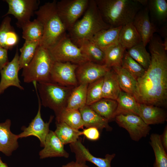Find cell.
Segmentation results:
<instances>
[{
	"instance_id": "cell-1",
	"label": "cell",
	"mask_w": 167,
	"mask_h": 167,
	"mask_svg": "<svg viewBox=\"0 0 167 167\" xmlns=\"http://www.w3.org/2000/svg\"><path fill=\"white\" fill-rule=\"evenodd\" d=\"M151 60L137 80L134 96L139 104L165 107L167 103V54L163 41L153 36L148 43Z\"/></svg>"
},
{
	"instance_id": "cell-2",
	"label": "cell",
	"mask_w": 167,
	"mask_h": 167,
	"mask_svg": "<svg viewBox=\"0 0 167 167\" xmlns=\"http://www.w3.org/2000/svg\"><path fill=\"white\" fill-rule=\"evenodd\" d=\"M104 21L110 28L132 22L141 9L136 0H95Z\"/></svg>"
},
{
	"instance_id": "cell-3",
	"label": "cell",
	"mask_w": 167,
	"mask_h": 167,
	"mask_svg": "<svg viewBox=\"0 0 167 167\" xmlns=\"http://www.w3.org/2000/svg\"><path fill=\"white\" fill-rule=\"evenodd\" d=\"M57 1L46 2L34 14L42 25L43 34L40 45L48 49L53 46L66 33V30L58 13Z\"/></svg>"
},
{
	"instance_id": "cell-4",
	"label": "cell",
	"mask_w": 167,
	"mask_h": 167,
	"mask_svg": "<svg viewBox=\"0 0 167 167\" xmlns=\"http://www.w3.org/2000/svg\"><path fill=\"white\" fill-rule=\"evenodd\" d=\"M84 14L69 31L70 37L78 46L81 43L90 40L100 31L110 28L103 20L95 0H89Z\"/></svg>"
},
{
	"instance_id": "cell-5",
	"label": "cell",
	"mask_w": 167,
	"mask_h": 167,
	"mask_svg": "<svg viewBox=\"0 0 167 167\" xmlns=\"http://www.w3.org/2000/svg\"><path fill=\"white\" fill-rule=\"evenodd\" d=\"M33 83L38 90L41 105L52 109L57 119L66 108L70 96L75 87L64 86L52 82Z\"/></svg>"
},
{
	"instance_id": "cell-6",
	"label": "cell",
	"mask_w": 167,
	"mask_h": 167,
	"mask_svg": "<svg viewBox=\"0 0 167 167\" xmlns=\"http://www.w3.org/2000/svg\"><path fill=\"white\" fill-rule=\"evenodd\" d=\"M55 62L49 49L40 45L31 61L23 69L21 75L24 82H51L50 73Z\"/></svg>"
},
{
	"instance_id": "cell-7",
	"label": "cell",
	"mask_w": 167,
	"mask_h": 167,
	"mask_svg": "<svg viewBox=\"0 0 167 167\" xmlns=\"http://www.w3.org/2000/svg\"><path fill=\"white\" fill-rule=\"evenodd\" d=\"M48 49L55 61L70 62L78 65L89 61L80 48L67 34Z\"/></svg>"
},
{
	"instance_id": "cell-8",
	"label": "cell",
	"mask_w": 167,
	"mask_h": 167,
	"mask_svg": "<svg viewBox=\"0 0 167 167\" xmlns=\"http://www.w3.org/2000/svg\"><path fill=\"white\" fill-rule=\"evenodd\" d=\"M89 0H61L57 1L58 16L66 31H69L84 13Z\"/></svg>"
},
{
	"instance_id": "cell-9",
	"label": "cell",
	"mask_w": 167,
	"mask_h": 167,
	"mask_svg": "<svg viewBox=\"0 0 167 167\" xmlns=\"http://www.w3.org/2000/svg\"><path fill=\"white\" fill-rule=\"evenodd\" d=\"M8 6L7 12L3 16L12 15L17 19V26L22 28L30 21V19L38 8L37 0H6Z\"/></svg>"
},
{
	"instance_id": "cell-10",
	"label": "cell",
	"mask_w": 167,
	"mask_h": 167,
	"mask_svg": "<svg viewBox=\"0 0 167 167\" xmlns=\"http://www.w3.org/2000/svg\"><path fill=\"white\" fill-rule=\"evenodd\" d=\"M114 118L118 125L126 130L131 138L135 141L146 137L151 129L139 116L134 114L121 113Z\"/></svg>"
},
{
	"instance_id": "cell-11",
	"label": "cell",
	"mask_w": 167,
	"mask_h": 167,
	"mask_svg": "<svg viewBox=\"0 0 167 167\" xmlns=\"http://www.w3.org/2000/svg\"><path fill=\"white\" fill-rule=\"evenodd\" d=\"M36 92L38 101V109L37 113L28 127L23 126L22 127L21 130L23 131L18 135L19 139L31 136H35L39 139L41 146L44 147L46 137L50 131L49 125L54 116L51 115L50 116L48 122H45L43 120L41 114L42 105L36 90Z\"/></svg>"
},
{
	"instance_id": "cell-12",
	"label": "cell",
	"mask_w": 167,
	"mask_h": 167,
	"mask_svg": "<svg viewBox=\"0 0 167 167\" xmlns=\"http://www.w3.org/2000/svg\"><path fill=\"white\" fill-rule=\"evenodd\" d=\"M78 65L70 62L55 61L51 72L50 81L64 86H77L76 70Z\"/></svg>"
},
{
	"instance_id": "cell-13",
	"label": "cell",
	"mask_w": 167,
	"mask_h": 167,
	"mask_svg": "<svg viewBox=\"0 0 167 167\" xmlns=\"http://www.w3.org/2000/svg\"><path fill=\"white\" fill-rule=\"evenodd\" d=\"M12 60L0 71L1 79L0 82V95L8 87L15 86L20 89L24 88L20 84L18 73L20 70L19 63V55L18 48Z\"/></svg>"
},
{
	"instance_id": "cell-14",
	"label": "cell",
	"mask_w": 167,
	"mask_h": 167,
	"mask_svg": "<svg viewBox=\"0 0 167 167\" xmlns=\"http://www.w3.org/2000/svg\"><path fill=\"white\" fill-rule=\"evenodd\" d=\"M111 68L88 61L79 65L76 70L78 84H89L103 77Z\"/></svg>"
},
{
	"instance_id": "cell-15",
	"label": "cell",
	"mask_w": 167,
	"mask_h": 167,
	"mask_svg": "<svg viewBox=\"0 0 167 167\" xmlns=\"http://www.w3.org/2000/svg\"><path fill=\"white\" fill-rule=\"evenodd\" d=\"M71 151L75 155L76 161L80 162L89 161L98 167H112L111 163L115 154H107L105 158L96 157L92 155L82 143L80 139L75 142L70 144Z\"/></svg>"
},
{
	"instance_id": "cell-16",
	"label": "cell",
	"mask_w": 167,
	"mask_h": 167,
	"mask_svg": "<svg viewBox=\"0 0 167 167\" xmlns=\"http://www.w3.org/2000/svg\"><path fill=\"white\" fill-rule=\"evenodd\" d=\"M149 12L147 6L144 9H141L132 22L140 36L142 43L145 47L157 31L156 26L150 21Z\"/></svg>"
},
{
	"instance_id": "cell-17",
	"label": "cell",
	"mask_w": 167,
	"mask_h": 167,
	"mask_svg": "<svg viewBox=\"0 0 167 167\" xmlns=\"http://www.w3.org/2000/svg\"><path fill=\"white\" fill-rule=\"evenodd\" d=\"M39 154L41 159L56 157L68 158L69 156V153L64 149V144L52 131H50L47 135L44 148Z\"/></svg>"
},
{
	"instance_id": "cell-18",
	"label": "cell",
	"mask_w": 167,
	"mask_h": 167,
	"mask_svg": "<svg viewBox=\"0 0 167 167\" xmlns=\"http://www.w3.org/2000/svg\"><path fill=\"white\" fill-rule=\"evenodd\" d=\"M11 121L9 119L0 123V152L7 156H11L19 147L18 135L11 132Z\"/></svg>"
},
{
	"instance_id": "cell-19",
	"label": "cell",
	"mask_w": 167,
	"mask_h": 167,
	"mask_svg": "<svg viewBox=\"0 0 167 167\" xmlns=\"http://www.w3.org/2000/svg\"><path fill=\"white\" fill-rule=\"evenodd\" d=\"M138 116L148 125L163 123L167 119L166 113L161 107L143 104H139Z\"/></svg>"
},
{
	"instance_id": "cell-20",
	"label": "cell",
	"mask_w": 167,
	"mask_h": 167,
	"mask_svg": "<svg viewBox=\"0 0 167 167\" xmlns=\"http://www.w3.org/2000/svg\"><path fill=\"white\" fill-rule=\"evenodd\" d=\"M11 18L5 16L0 26V47L11 50L19 41V38L11 25Z\"/></svg>"
},
{
	"instance_id": "cell-21",
	"label": "cell",
	"mask_w": 167,
	"mask_h": 167,
	"mask_svg": "<svg viewBox=\"0 0 167 167\" xmlns=\"http://www.w3.org/2000/svg\"><path fill=\"white\" fill-rule=\"evenodd\" d=\"M84 123V126L86 128L93 127L98 129H105L108 131H110L112 128L109 124V121L100 116L89 105H86L79 109Z\"/></svg>"
},
{
	"instance_id": "cell-22",
	"label": "cell",
	"mask_w": 167,
	"mask_h": 167,
	"mask_svg": "<svg viewBox=\"0 0 167 167\" xmlns=\"http://www.w3.org/2000/svg\"><path fill=\"white\" fill-rule=\"evenodd\" d=\"M122 26L110 28L98 32L91 41L103 51L118 43L119 33Z\"/></svg>"
},
{
	"instance_id": "cell-23",
	"label": "cell",
	"mask_w": 167,
	"mask_h": 167,
	"mask_svg": "<svg viewBox=\"0 0 167 167\" xmlns=\"http://www.w3.org/2000/svg\"><path fill=\"white\" fill-rule=\"evenodd\" d=\"M121 91L117 75L111 68L103 77L102 98L116 100Z\"/></svg>"
},
{
	"instance_id": "cell-24",
	"label": "cell",
	"mask_w": 167,
	"mask_h": 167,
	"mask_svg": "<svg viewBox=\"0 0 167 167\" xmlns=\"http://www.w3.org/2000/svg\"><path fill=\"white\" fill-rule=\"evenodd\" d=\"M141 42L140 36L132 22L122 26L119 33L118 43L126 49Z\"/></svg>"
},
{
	"instance_id": "cell-25",
	"label": "cell",
	"mask_w": 167,
	"mask_h": 167,
	"mask_svg": "<svg viewBox=\"0 0 167 167\" xmlns=\"http://www.w3.org/2000/svg\"><path fill=\"white\" fill-rule=\"evenodd\" d=\"M89 106L98 114L109 121L115 118L118 103L116 100L102 98Z\"/></svg>"
},
{
	"instance_id": "cell-26",
	"label": "cell",
	"mask_w": 167,
	"mask_h": 167,
	"mask_svg": "<svg viewBox=\"0 0 167 167\" xmlns=\"http://www.w3.org/2000/svg\"><path fill=\"white\" fill-rule=\"evenodd\" d=\"M116 100L118 106L116 116L124 113H133L138 115L139 103L134 96L121 91Z\"/></svg>"
},
{
	"instance_id": "cell-27",
	"label": "cell",
	"mask_w": 167,
	"mask_h": 167,
	"mask_svg": "<svg viewBox=\"0 0 167 167\" xmlns=\"http://www.w3.org/2000/svg\"><path fill=\"white\" fill-rule=\"evenodd\" d=\"M56 129L54 132L64 144L76 142L82 135V131L74 128L64 122H56Z\"/></svg>"
},
{
	"instance_id": "cell-28",
	"label": "cell",
	"mask_w": 167,
	"mask_h": 167,
	"mask_svg": "<svg viewBox=\"0 0 167 167\" xmlns=\"http://www.w3.org/2000/svg\"><path fill=\"white\" fill-rule=\"evenodd\" d=\"M117 75L121 90L134 96L137 85V80L122 66L112 68Z\"/></svg>"
},
{
	"instance_id": "cell-29",
	"label": "cell",
	"mask_w": 167,
	"mask_h": 167,
	"mask_svg": "<svg viewBox=\"0 0 167 167\" xmlns=\"http://www.w3.org/2000/svg\"><path fill=\"white\" fill-rule=\"evenodd\" d=\"M78 46L89 61L100 65H105V53L94 43L90 41H87L80 43Z\"/></svg>"
},
{
	"instance_id": "cell-30",
	"label": "cell",
	"mask_w": 167,
	"mask_h": 167,
	"mask_svg": "<svg viewBox=\"0 0 167 167\" xmlns=\"http://www.w3.org/2000/svg\"><path fill=\"white\" fill-rule=\"evenodd\" d=\"M88 84H80L75 87L69 97L66 108L79 110L86 105Z\"/></svg>"
},
{
	"instance_id": "cell-31",
	"label": "cell",
	"mask_w": 167,
	"mask_h": 167,
	"mask_svg": "<svg viewBox=\"0 0 167 167\" xmlns=\"http://www.w3.org/2000/svg\"><path fill=\"white\" fill-rule=\"evenodd\" d=\"M126 50L118 43L107 49L104 51L105 65L110 68L121 66L122 59Z\"/></svg>"
},
{
	"instance_id": "cell-32",
	"label": "cell",
	"mask_w": 167,
	"mask_h": 167,
	"mask_svg": "<svg viewBox=\"0 0 167 167\" xmlns=\"http://www.w3.org/2000/svg\"><path fill=\"white\" fill-rule=\"evenodd\" d=\"M150 140V143L155 157L154 167H167V155L162 143L161 135L156 133L152 134Z\"/></svg>"
},
{
	"instance_id": "cell-33",
	"label": "cell",
	"mask_w": 167,
	"mask_h": 167,
	"mask_svg": "<svg viewBox=\"0 0 167 167\" xmlns=\"http://www.w3.org/2000/svg\"><path fill=\"white\" fill-rule=\"evenodd\" d=\"M22 37L25 41H39L41 42L43 34V28L36 19L30 21L22 28Z\"/></svg>"
},
{
	"instance_id": "cell-34",
	"label": "cell",
	"mask_w": 167,
	"mask_h": 167,
	"mask_svg": "<svg viewBox=\"0 0 167 167\" xmlns=\"http://www.w3.org/2000/svg\"><path fill=\"white\" fill-rule=\"evenodd\" d=\"M58 122H64L71 127L79 129H83L84 123L79 110L66 108L56 119Z\"/></svg>"
},
{
	"instance_id": "cell-35",
	"label": "cell",
	"mask_w": 167,
	"mask_h": 167,
	"mask_svg": "<svg viewBox=\"0 0 167 167\" xmlns=\"http://www.w3.org/2000/svg\"><path fill=\"white\" fill-rule=\"evenodd\" d=\"M147 7L154 19L160 24L167 19V2L165 0H148Z\"/></svg>"
},
{
	"instance_id": "cell-36",
	"label": "cell",
	"mask_w": 167,
	"mask_h": 167,
	"mask_svg": "<svg viewBox=\"0 0 167 167\" xmlns=\"http://www.w3.org/2000/svg\"><path fill=\"white\" fill-rule=\"evenodd\" d=\"M145 47L141 42L127 49L126 51L131 57L146 70L150 64L151 57Z\"/></svg>"
},
{
	"instance_id": "cell-37",
	"label": "cell",
	"mask_w": 167,
	"mask_h": 167,
	"mask_svg": "<svg viewBox=\"0 0 167 167\" xmlns=\"http://www.w3.org/2000/svg\"><path fill=\"white\" fill-rule=\"evenodd\" d=\"M40 43L39 41H25L19 49L20 54L19 55V63L20 69L25 67L29 64Z\"/></svg>"
},
{
	"instance_id": "cell-38",
	"label": "cell",
	"mask_w": 167,
	"mask_h": 167,
	"mask_svg": "<svg viewBox=\"0 0 167 167\" xmlns=\"http://www.w3.org/2000/svg\"><path fill=\"white\" fill-rule=\"evenodd\" d=\"M121 66L136 80L142 77L146 70L127 54L126 50L122 59Z\"/></svg>"
},
{
	"instance_id": "cell-39",
	"label": "cell",
	"mask_w": 167,
	"mask_h": 167,
	"mask_svg": "<svg viewBox=\"0 0 167 167\" xmlns=\"http://www.w3.org/2000/svg\"><path fill=\"white\" fill-rule=\"evenodd\" d=\"M102 77L88 84L87 89L86 105H90L102 98Z\"/></svg>"
},
{
	"instance_id": "cell-40",
	"label": "cell",
	"mask_w": 167,
	"mask_h": 167,
	"mask_svg": "<svg viewBox=\"0 0 167 167\" xmlns=\"http://www.w3.org/2000/svg\"><path fill=\"white\" fill-rule=\"evenodd\" d=\"M83 135L88 139L96 141L100 138V134L98 129L96 127H91L84 129L82 131Z\"/></svg>"
},
{
	"instance_id": "cell-41",
	"label": "cell",
	"mask_w": 167,
	"mask_h": 167,
	"mask_svg": "<svg viewBox=\"0 0 167 167\" xmlns=\"http://www.w3.org/2000/svg\"><path fill=\"white\" fill-rule=\"evenodd\" d=\"M8 50L0 47V71L9 62Z\"/></svg>"
},
{
	"instance_id": "cell-42",
	"label": "cell",
	"mask_w": 167,
	"mask_h": 167,
	"mask_svg": "<svg viewBox=\"0 0 167 167\" xmlns=\"http://www.w3.org/2000/svg\"><path fill=\"white\" fill-rule=\"evenodd\" d=\"M62 167H89L85 162L72 161L63 165Z\"/></svg>"
},
{
	"instance_id": "cell-43",
	"label": "cell",
	"mask_w": 167,
	"mask_h": 167,
	"mask_svg": "<svg viewBox=\"0 0 167 167\" xmlns=\"http://www.w3.org/2000/svg\"><path fill=\"white\" fill-rule=\"evenodd\" d=\"M161 139L162 145L166 151L167 150V127L166 126L164 130V132L161 135Z\"/></svg>"
},
{
	"instance_id": "cell-44",
	"label": "cell",
	"mask_w": 167,
	"mask_h": 167,
	"mask_svg": "<svg viewBox=\"0 0 167 167\" xmlns=\"http://www.w3.org/2000/svg\"><path fill=\"white\" fill-rule=\"evenodd\" d=\"M141 5L146 6H147L148 0H136Z\"/></svg>"
},
{
	"instance_id": "cell-45",
	"label": "cell",
	"mask_w": 167,
	"mask_h": 167,
	"mask_svg": "<svg viewBox=\"0 0 167 167\" xmlns=\"http://www.w3.org/2000/svg\"><path fill=\"white\" fill-rule=\"evenodd\" d=\"M0 167H8L7 164L5 163L2 162Z\"/></svg>"
},
{
	"instance_id": "cell-46",
	"label": "cell",
	"mask_w": 167,
	"mask_h": 167,
	"mask_svg": "<svg viewBox=\"0 0 167 167\" xmlns=\"http://www.w3.org/2000/svg\"><path fill=\"white\" fill-rule=\"evenodd\" d=\"M2 162H3L2 161V160H1V157H0V166H1L2 163Z\"/></svg>"
}]
</instances>
